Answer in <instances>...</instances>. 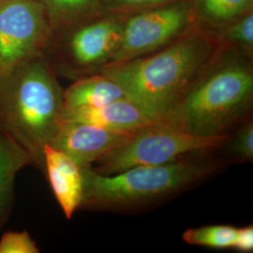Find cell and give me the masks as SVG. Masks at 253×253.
<instances>
[{
    "mask_svg": "<svg viewBox=\"0 0 253 253\" xmlns=\"http://www.w3.org/2000/svg\"><path fill=\"white\" fill-rule=\"evenodd\" d=\"M51 25L38 0H0V80L43 55Z\"/></svg>",
    "mask_w": 253,
    "mask_h": 253,
    "instance_id": "cell-6",
    "label": "cell"
},
{
    "mask_svg": "<svg viewBox=\"0 0 253 253\" xmlns=\"http://www.w3.org/2000/svg\"><path fill=\"white\" fill-rule=\"evenodd\" d=\"M224 33V39L234 45L238 46L248 54L252 53L253 48V11L231 22Z\"/></svg>",
    "mask_w": 253,
    "mask_h": 253,
    "instance_id": "cell-17",
    "label": "cell"
},
{
    "mask_svg": "<svg viewBox=\"0 0 253 253\" xmlns=\"http://www.w3.org/2000/svg\"><path fill=\"white\" fill-rule=\"evenodd\" d=\"M236 228L231 225H207L190 228L182 234L184 242L217 250L233 249Z\"/></svg>",
    "mask_w": 253,
    "mask_h": 253,
    "instance_id": "cell-13",
    "label": "cell"
},
{
    "mask_svg": "<svg viewBox=\"0 0 253 253\" xmlns=\"http://www.w3.org/2000/svg\"><path fill=\"white\" fill-rule=\"evenodd\" d=\"M123 98V89L107 76H84L63 91L64 110L96 108Z\"/></svg>",
    "mask_w": 253,
    "mask_h": 253,
    "instance_id": "cell-12",
    "label": "cell"
},
{
    "mask_svg": "<svg viewBox=\"0 0 253 253\" xmlns=\"http://www.w3.org/2000/svg\"><path fill=\"white\" fill-rule=\"evenodd\" d=\"M36 241L27 231L5 233L0 239V253H39Z\"/></svg>",
    "mask_w": 253,
    "mask_h": 253,
    "instance_id": "cell-19",
    "label": "cell"
},
{
    "mask_svg": "<svg viewBox=\"0 0 253 253\" xmlns=\"http://www.w3.org/2000/svg\"><path fill=\"white\" fill-rule=\"evenodd\" d=\"M43 164L54 197L66 218L71 219L81 206L84 190L82 167L51 145L43 148Z\"/></svg>",
    "mask_w": 253,
    "mask_h": 253,
    "instance_id": "cell-10",
    "label": "cell"
},
{
    "mask_svg": "<svg viewBox=\"0 0 253 253\" xmlns=\"http://www.w3.org/2000/svg\"><path fill=\"white\" fill-rule=\"evenodd\" d=\"M63 90L43 55L22 65L0 80V130L43 170V148L62 122Z\"/></svg>",
    "mask_w": 253,
    "mask_h": 253,
    "instance_id": "cell-3",
    "label": "cell"
},
{
    "mask_svg": "<svg viewBox=\"0 0 253 253\" xmlns=\"http://www.w3.org/2000/svg\"><path fill=\"white\" fill-rule=\"evenodd\" d=\"M201 33L175 39L152 53L105 65L100 73L116 82L131 100L159 122L180 100L214 54Z\"/></svg>",
    "mask_w": 253,
    "mask_h": 253,
    "instance_id": "cell-1",
    "label": "cell"
},
{
    "mask_svg": "<svg viewBox=\"0 0 253 253\" xmlns=\"http://www.w3.org/2000/svg\"><path fill=\"white\" fill-rule=\"evenodd\" d=\"M226 135H193L161 122L136 131L125 143L97 161L93 167L102 174H113L126 169L161 165L180 160L185 155L213 150L226 145Z\"/></svg>",
    "mask_w": 253,
    "mask_h": 253,
    "instance_id": "cell-5",
    "label": "cell"
},
{
    "mask_svg": "<svg viewBox=\"0 0 253 253\" xmlns=\"http://www.w3.org/2000/svg\"><path fill=\"white\" fill-rule=\"evenodd\" d=\"M190 13L189 4L173 3L127 19L123 23L119 46L111 63L139 57L170 43L187 27Z\"/></svg>",
    "mask_w": 253,
    "mask_h": 253,
    "instance_id": "cell-7",
    "label": "cell"
},
{
    "mask_svg": "<svg viewBox=\"0 0 253 253\" xmlns=\"http://www.w3.org/2000/svg\"><path fill=\"white\" fill-rule=\"evenodd\" d=\"M84 190L80 208H129L145 205L198 182L214 171L211 163L177 160L137 166L113 174L81 166Z\"/></svg>",
    "mask_w": 253,
    "mask_h": 253,
    "instance_id": "cell-4",
    "label": "cell"
},
{
    "mask_svg": "<svg viewBox=\"0 0 253 253\" xmlns=\"http://www.w3.org/2000/svg\"><path fill=\"white\" fill-rule=\"evenodd\" d=\"M233 249L240 253H251L253 251V227L236 228L235 243Z\"/></svg>",
    "mask_w": 253,
    "mask_h": 253,
    "instance_id": "cell-22",
    "label": "cell"
},
{
    "mask_svg": "<svg viewBox=\"0 0 253 253\" xmlns=\"http://www.w3.org/2000/svg\"><path fill=\"white\" fill-rule=\"evenodd\" d=\"M253 102L252 65L240 55L215 54L159 122L193 135H226L250 115Z\"/></svg>",
    "mask_w": 253,
    "mask_h": 253,
    "instance_id": "cell-2",
    "label": "cell"
},
{
    "mask_svg": "<svg viewBox=\"0 0 253 253\" xmlns=\"http://www.w3.org/2000/svg\"><path fill=\"white\" fill-rule=\"evenodd\" d=\"M172 0H103L105 8L113 10L140 9L166 5Z\"/></svg>",
    "mask_w": 253,
    "mask_h": 253,
    "instance_id": "cell-21",
    "label": "cell"
},
{
    "mask_svg": "<svg viewBox=\"0 0 253 253\" xmlns=\"http://www.w3.org/2000/svg\"><path fill=\"white\" fill-rule=\"evenodd\" d=\"M227 145L231 153L235 158L243 162H253V120L247 121L235 132L233 138H229Z\"/></svg>",
    "mask_w": 253,
    "mask_h": 253,
    "instance_id": "cell-18",
    "label": "cell"
},
{
    "mask_svg": "<svg viewBox=\"0 0 253 253\" xmlns=\"http://www.w3.org/2000/svg\"><path fill=\"white\" fill-rule=\"evenodd\" d=\"M15 177L10 176L0 180V229L8 220L13 208Z\"/></svg>",
    "mask_w": 253,
    "mask_h": 253,
    "instance_id": "cell-20",
    "label": "cell"
},
{
    "mask_svg": "<svg viewBox=\"0 0 253 253\" xmlns=\"http://www.w3.org/2000/svg\"><path fill=\"white\" fill-rule=\"evenodd\" d=\"M27 165H32V161L27 151L0 130V180L16 176Z\"/></svg>",
    "mask_w": 253,
    "mask_h": 253,
    "instance_id": "cell-15",
    "label": "cell"
},
{
    "mask_svg": "<svg viewBox=\"0 0 253 253\" xmlns=\"http://www.w3.org/2000/svg\"><path fill=\"white\" fill-rule=\"evenodd\" d=\"M253 0H196L200 15L214 24L232 22L252 10Z\"/></svg>",
    "mask_w": 253,
    "mask_h": 253,
    "instance_id": "cell-14",
    "label": "cell"
},
{
    "mask_svg": "<svg viewBox=\"0 0 253 253\" xmlns=\"http://www.w3.org/2000/svg\"><path fill=\"white\" fill-rule=\"evenodd\" d=\"M136 131H120L77 121H62L50 145L67 154L80 166L92 165L125 143Z\"/></svg>",
    "mask_w": 253,
    "mask_h": 253,
    "instance_id": "cell-9",
    "label": "cell"
},
{
    "mask_svg": "<svg viewBox=\"0 0 253 253\" xmlns=\"http://www.w3.org/2000/svg\"><path fill=\"white\" fill-rule=\"evenodd\" d=\"M62 121H77L120 131H135L157 123L145 111L126 98L96 108L64 110Z\"/></svg>",
    "mask_w": 253,
    "mask_h": 253,
    "instance_id": "cell-11",
    "label": "cell"
},
{
    "mask_svg": "<svg viewBox=\"0 0 253 253\" xmlns=\"http://www.w3.org/2000/svg\"><path fill=\"white\" fill-rule=\"evenodd\" d=\"M122 26L118 20L103 19L74 31L61 54L65 71L90 73L111 63L119 46Z\"/></svg>",
    "mask_w": 253,
    "mask_h": 253,
    "instance_id": "cell-8",
    "label": "cell"
},
{
    "mask_svg": "<svg viewBox=\"0 0 253 253\" xmlns=\"http://www.w3.org/2000/svg\"><path fill=\"white\" fill-rule=\"evenodd\" d=\"M52 21H68L90 11L98 0H38Z\"/></svg>",
    "mask_w": 253,
    "mask_h": 253,
    "instance_id": "cell-16",
    "label": "cell"
}]
</instances>
